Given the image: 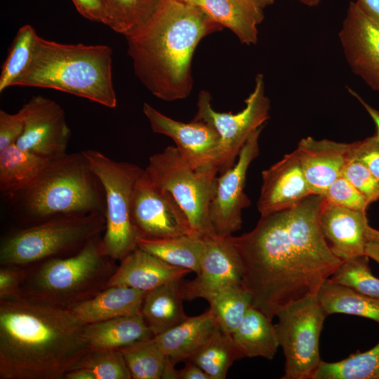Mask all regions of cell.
Returning <instances> with one entry per match:
<instances>
[{"label": "cell", "mask_w": 379, "mask_h": 379, "mask_svg": "<svg viewBox=\"0 0 379 379\" xmlns=\"http://www.w3.org/2000/svg\"><path fill=\"white\" fill-rule=\"evenodd\" d=\"M312 379H379V343L339 361H321Z\"/></svg>", "instance_id": "obj_33"}, {"label": "cell", "mask_w": 379, "mask_h": 379, "mask_svg": "<svg viewBox=\"0 0 379 379\" xmlns=\"http://www.w3.org/2000/svg\"><path fill=\"white\" fill-rule=\"evenodd\" d=\"M112 64L108 46L60 44L38 36L32 60L14 86L55 89L114 108Z\"/></svg>", "instance_id": "obj_4"}, {"label": "cell", "mask_w": 379, "mask_h": 379, "mask_svg": "<svg viewBox=\"0 0 379 379\" xmlns=\"http://www.w3.org/2000/svg\"><path fill=\"white\" fill-rule=\"evenodd\" d=\"M67 308L22 295L0 300V378L62 379L90 350Z\"/></svg>", "instance_id": "obj_2"}, {"label": "cell", "mask_w": 379, "mask_h": 379, "mask_svg": "<svg viewBox=\"0 0 379 379\" xmlns=\"http://www.w3.org/2000/svg\"><path fill=\"white\" fill-rule=\"evenodd\" d=\"M311 194L295 149L262 172L260 216L289 208Z\"/></svg>", "instance_id": "obj_18"}, {"label": "cell", "mask_w": 379, "mask_h": 379, "mask_svg": "<svg viewBox=\"0 0 379 379\" xmlns=\"http://www.w3.org/2000/svg\"><path fill=\"white\" fill-rule=\"evenodd\" d=\"M324 203L322 195L310 194L289 208L260 216L251 231L231 236L242 262L241 286L251 306L272 321L287 306L317 296L343 262L321 232Z\"/></svg>", "instance_id": "obj_1"}, {"label": "cell", "mask_w": 379, "mask_h": 379, "mask_svg": "<svg viewBox=\"0 0 379 379\" xmlns=\"http://www.w3.org/2000/svg\"><path fill=\"white\" fill-rule=\"evenodd\" d=\"M84 368L94 379H131L119 350H89L72 369Z\"/></svg>", "instance_id": "obj_38"}, {"label": "cell", "mask_w": 379, "mask_h": 379, "mask_svg": "<svg viewBox=\"0 0 379 379\" xmlns=\"http://www.w3.org/2000/svg\"><path fill=\"white\" fill-rule=\"evenodd\" d=\"M190 272L138 247L120 261L107 287L120 286L147 292L168 282L182 279Z\"/></svg>", "instance_id": "obj_22"}, {"label": "cell", "mask_w": 379, "mask_h": 379, "mask_svg": "<svg viewBox=\"0 0 379 379\" xmlns=\"http://www.w3.org/2000/svg\"><path fill=\"white\" fill-rule=\"evenodd\" d=\"M182 282V279L172 281L147 292L141 314L154 336L174 327L188 317L183 308Z\"/></svg>", "instance_id": "obj_27"}, {"label": "cell", "mask_w": 379, "mask_h": 379, "mask_svg": "<svg viewBox=\"0 0 379 379\" xmlns=\"http://www.w3.org/2000/svg\"><path fill=\"white\" fill-rule=\"evenodd\" d=\"M147 291L126 286L105 288L94 297L68 308L82 326L141 314Z\"/></svg>", "instance_id": "obj_23"}, {"label": "cell", "mask_w": 379, "mask_h": 379, "mask_svg": "<svg viewBox=\"0 0 379 379\" xmlns=\"http://www.w3.org/2000/svg\"><path fill=\"white\" fill-rule=\"evenodd\" d=\"M231 236L204 237L205 250L199 272L192 280L182 282L184 300L203 298L208 302L223 290L241 286L242 262Z\"/></svg>", "instance_id": "obj_14"}, {"label": "cell", "mask_w": 379, "mask_h": 379, "mask_svg": "<svg viewBox=\"0 0 379 379\" xmlns=\"http://www.w3.org/2000/svg\"><path fill=\"white\" fill-rule=\"evenodd\" d=\"M161 0H102L104 25L125 37L143 26L155 12Z\"/></svg>", "instance_id": "obj_32"}, {"label": "cell", "mask_w": 379, "mask_h": 379, "mask_svg": "<svg viewBox=\"0 0 379 379\" xmlns=\"http://www.w3.org/2000/svg\"><path fill=\"white\" fill-rule=\"evenodd\" d=\"M25 128L24 117L20 110L15 114L0 110V152L15 144Z\"/></svg>", "instance_id": "obj_41"}, {"label": "cell", "mask_w": 379, "mask_h": 379, "mask_svg": "<svg viewBox=\"0 0 379 379\" xmlns=\"http://www.w3.org/2000/svg\"><path fill=\"white\" fill-rule=\"evenodd\" d=\"M81 336L90 350H119L153 333L141 314L84 325Z\"/></svg>", "instance_id": "obj_25"}, {"label": "cell", "mask_w": 379, "mask_h": 379, "mask_svg": "<svg viewBox=\"0 0 379 379\" xmlns=\"http://www.w3.org/2000/svg\"><path fill=\"white\" fill-rule=\"evenodd\" d=\"M13 199L20 216L32 225L105 212L102 187L83 151L53 160L29 187Z\"/></svg>", "instance_id": "obj_5"}, {"label": "cell", "mask_w": 379, "mask_h": 379, "mask_svg": "<svg viewBox=\"0 0 379 379\" xmlns=\"http://www.w3.org/2000/svg\"><path fill=\"white\" fill-rule=\"evenodd\" d=\"M105 216L91 213L49 219L9 234L1 241L0 263L22 267L80 250L100 236Z\"/></svg>", "instance_id": "obj_7"}, {"label": "cell", "mask_w": 379, "mask_h": 379, "mask_svg": "<svg viewBox=\"0 0 379 379\" xmlns=\"http://www.w3.org/2000/svg\"><path fill=\"white\" fill-rule=\"evenodd\" d=\"M342 175L345 177L371 204L379 200V181L368 168L352 155Z\"/></svg>", "instance_id": "obj_40"}, {"label": "cell", "mask_w": 379, "mask_h": 379, "mask_svg": "<svg viewBox=\"0 0 379 379\" xmlns=\"http://www.w3.org/2000/svg\"><path fill=\"white\" fill-rule=\"evenodd\" d=\"M232 335L243 358L259 357L272 360L279 346L272 320L252 306Z\"/></svg>", "instance_id": "obj_28"}, {"label": "cell", "mask_w": 379, "mask_h": 379, "mask_svg": "<svg viewBox=\"0 0 379 379\" xmlns=\"http://www.w3.org/2000/svg\"><path fill=\"white\" fill-rule=\"evenodd\" d=\"M178 379H210L209 376L195 363L185 361V366L178 370Z\"/></svg>", "instance_id": "obj_45"}, {"label": "cell", "mask_w": 379, "mask_h": 379, "mask_svg": "<svg viewBox=\"0 0 379 379\" xmlns=\"http://www.w3.org/2000/svg\"><path fill=\"white\" fill-rule=\"evenodd\" d=\"M138 247L168 264L198 274L205 250L204 237L185 234L160 239H140Z\"/></svg>", "instance_id": "obj_29"}, {"label": "cell", "mask_w": 379, "mask_h": 379, "mask_svg": "<svg viewBox=\"0 0 379 379\" xmlns=\"http://www.w3.org/2000/svg\"><path fill=\"white\" fill-rule=\"evenodd\" d=\"M142 111L153 132L171 138L181 156L193 168L218 170L215 158L220 136L213 127L200 121H176L146 102Z\"/></svg>", "instance_id": "obj_17"}, {"label": "cell", "mask_w": 379, "mask_h": 379, "mask_svg": "<svg viewBox=\"0 0 379 379\" xmlns=\"http://www.w3.org/2000/svg\"><path fill=\"white\" fill-rule=\"evenodd\" d=\"M242 358L232 335L218 328L189 360L197 364L210 379H225L233 363Z\"/></svg>", "instance_id": "obj_31"}, {"label": "cell", "mask_w": 379, "mask_h": 379, "mask_svg": "<svg viewBox=\"0 0 379 379\" xmlns=\"http://www.w3.org/2000/svg\"><path fill=\"white\" fill-rule=\"evenodd\" d=\"M211 101V96L207 91L199 93L197 112L193 120L208 124L218 133L215 166L221 174L234 165L248 138L270 118V101L265 95L262 74L255 77L254 89L245 100L246 107L241 112L237 114L216 112Z\"/></svg>", "instance_id": "obj_11"}, {"label": "cell", "mask_w": 379, "mask_h": 379, "mask_svg": "<svg viewBox=\"0 0 379 379\" xmlns=\"http://www.w3.org/2000/svg\"><path fill=\"white\" fill-rule=\"evenodd\" d=\"M263 127L251 135L234 165L218 177L215 193L209 206L210 220L218 235H232L241 227L242 211L251 204L244 192L246 173L259 155V138Z\"/></svg>", "instance_id": "obj_13"}, {"label": "cell", "mask_w": 379, "mask_h": 379, "mask_svg": "<svg viewBox=\"0 0 379 379\" xmlns=\"http://www.w3.org/2000/svg\"><path fill=\"white\" fill-rule=\"evenodd\" d=\"M338 37L352 72L379 92V25L352 1Z\"/></svg>", "instance_id": "obj_16"}, {"label": "cell", "mask_w": 379, "mask_h": 379, "mask_svg": "<svg viewBox=\"0 0 379 379\" xmlns=\"http://www.w3.org/2000/svg\"><path fill=\"white\" fill-rule=\"evenodd\" d=\"M131 216L140 239L197 235L175 198L154 184L145 169L133 190Z\"/></svg>", "instance_id": "obj_12"}, {"label": "cell", "mask_w": 379, "mask_h": 379, "mask_svg": "<svg viewBox=\"0 0 379 379\" xmlns=\"http://www.w3.org/2000/svg\"><path fill=\"white\" fill-rule=\"evenodd\" d=\"M104 192L105 228L101 238L103 253L121 261L138 248L140 236L131 216L133 190L144 169L117 161L95 149L83 150Z\"/></svg>", "instance_id": "obj_8"}, {"label": "cell", "mask_w": 379, "mask_h": 379, "mask_svg": "<svg viewBox=\"0 0 379 379\" xmlns=\"http://www.w3.org/2000/svg\"><path fill=\"white\" fill-rule=\"evenodd\" d=\"M348 92L356 98L361 105L364 107L366 112L368 113L371 119H373L375 126V135L379 141V110L375 109L370 105H368L357 92L353 89L347 87Z\"/></svg>", "instance_id": "obj_47"}, {"label": "cell", "mask_w": 379, "mask_h": 379, "mask_svg": "<svg viewBox=\"0 0 379 379\" xmlns=\"http://www.w3.org/2000/svg\"><path fill=\"white\" fill-rule=\"evenodd\" d=\"M78 12L85 18L105 23V13L102 0H72Z\"/></svg>", "instance_id": "obj_44"}, {"label": "cell", "mask_w": 379, "mask_h": 379, "mask_svg": "<svg viewBox=\"0 0 379 379\" xmlns=\"http://www.w3.org/2000/svg\"><path fill=\"white\" fill-rule=\"evenodd\" d=\"M322 196L328 203L355 211L366 212L370 205L366 199L343 175L326 189Z\"/></svg>", "instance_id": "obj_39"}, {"label": "cell", "mask_w": 379, "mask_h": 379, "mask_svg": "<svg viewBox=\"0 0 379 379\" xmlns=\"http://www.w3.org/2000/svg\"><path fill=\"white\" fill-rule=\"evenodd\" d=\"M367 237L369 241H373L379 243V230L368 225L367 228Z\"/></svg>", "instance_id": "obj_51"}, {"label": "cell", "mask_w": 379, "mask_h": 379, "mask_svg": "<svg viewBox=\"0 0 379 379\" xmlns=\"http://www.w3.org/2000/svg\"><path fill=\"white\" fill-rule=\"evenodd\" d=\"M26 271L20 267L3 265L0 270V300L20 295V286Z\"/></svg>", "instance_id": "obj_43"}, {"label": "cell", "mask_w": 379, "mask_h": 379, "mask_svg": "<svg viewBox=\"0 0 379 379\" xmlns=\"http://www.w3.org/2000/svg\"><path fill=\"white\" fill-rule=\"evenodd\" d=\"M317 298L326 315L345 314L372 319L379 324V298L364 295L348 286L326 280Z\"/></svg>", "instance_id": "obj_30"}, {"label": "cell", "mask_w": 379, "mask_h": 379, "mask_svg": "<svg viewBox=\"0 0 379 379\" xmlns=\"http://www.w3.org/2000/svg\"><path fill=\"white\" fill-rule=\"evenodd\" d=\"M114 261L103 253L98 236L69 257L51 258L26 271L20 295L70 308L107 288L118 267Z\"/></svg>", "instance_id": "obj_6"}, {"label": "cell", "mask_w": 379, "mask_h": 379, "mask_svg": "<svg viewBox=\"0 0 379 379\" xmlns=\"http://www.w3.org/2000/svg\"><path fill=\"white\" fill-rule=\"evenodd\" d=\"M302 4L308 6H314L318 5L322 0H299Z\"/></svg>", "instance_id": "obj_52"}, {"label": "cell", "mask_w": 379, "mask_h": 379, "mask_svg": "<svg viewBox=\"0 0 379 379\" xmlns=\"http://www.w3.org/2000/svg\"><path fill=\"white\" fill-rule=\"evenodd\" d=\"M330 279L364 295L379 298V279L371 273L366 255L343 261Z\"/></svg>", "instance_id": "obj_37"}, {"label": "cell", "mask_w": 379, "mask_h": 379, "mask_svg": "<svg viewBox=\"0 0 379 379\" xmlns=\"http://www.w3.org/2000/svg\"><path fill=\"white\" fill-rule=\"evenodd\" d=\"M327 315L317 296L300 300L281 310L274 324L285 357L282 379H312L321 359L319 339Z\"/></svg>", "instance_id": "obj_10"}, {"label": "cell", "mask_w": 379, "mask_h": 379, "mask_svg": "<svg viewBox=\"0 0 379 379\" xmlns=\"http://www.w3.org/2000/svg\"><path fill=\"white\" fill-rule=\"evenodd\" d=\"M204 11L213 20L229 28L241 43L250 46L258 41V26L265 9L275 0H182Z\"/></svg>", "instance_id": "obj_21"}, {"label": "cell", "mask_w": 379, "mask_h": 379, "mask_svg": "<svg viewBox=\"0 0 379 379\" xmlns=\"http://www.w3.org/2000/svg\"><path fill=\"white\" fill-rule=\"evenodd\" d=\"M352 155L366 164L379 181V141L375 135L354 142Z\"/></svg>", "instance_id": "obj_42"}, {"label": "cell", "mask_w": 379, "mask_h": 379, "mask_svg": "<svg viewBox=\"0 0 379 379\" xmlns=\"http://www.w3.org/2000/svg\"><path fill=\"white\" fill-rule=\"evenodd\" d=\"M65 379H94L93 374L84 368H75L68 371Z\"/></svg>", "instance_id": "obj_48"}, {"label": "cell", "mask_w": 379, "mask_h": 379, "mask_svg": "<svg viewBox=\"0 0 379 379\" xmlns=\"http://www.w3.org/2000/svg\"><path fill=\"white\" fill-rule=\"evenodd\" d=\"M38 34L29 25L18 31L3 63L0 74V92L13 86L16 80L28 67L33 55Z\"/></svg>", "instance_id": "obj_35"}, {"label": "cell", "mask_w": 379, "mask_h": 379, "mask_svg": "<svg viewBox=\"0 0 379 379\" xmlns=\"http://www.w3.org/2000/svg\"><path fill=\"white\" fill-rule=\"evenodd\" d=\"M208 303L220 329L231 335L239 326L251 306L250 297L241 286L223 290Z\"/></svg>", "instance_id": "obj_36"}, {"label": "cell", "mask_w": 379, "mask_h": 379, "mask_svg": "<svg viewBox=\"0 0 379 379\" xmlns=\"http://www.w3.org/2000/svg\"><path fill=\"white\" fill-rule=\"evenodd\" d=\"M222 28L195 5L161 0L147 22L126 37L136 77L161 100L187 98L192 88L191 62L197 46Z\"/></svg>", "instance_id": "obj_3"}, {"label": "cell", "mask_w": 379, "mask_h": 379, "mask_svg": "<svg viewBox=\"0 0 379 379\" xmlns=\"http://www.w3.org/2000/svg\"><path fill=\"white\" fill-rule=\"evenodd\" d=\"M167 357L166 365L161 375V379H178V370Z\"/></svg>", "instance_id": "obj_49"}, {"label": "cell", "mask_w": 379, "mask_h": 379, "mask_svg": "<svg viewBox=\"0 0 379 379\" xmlns=\"http://www.w3.org/2000/svg\"><path fill=\"white\" fill-rule=\"evenodd\" d=\"M13 144L0 152V190L13 198L29 187L51 161Z\"/></svg>", "instance_id": "obj_26"}, {"label": "cell", "mask_w": 379, "mask_h": 379, "mask_svg": "<svg viewBox=\"0 0 379 379\" xmlns=\"http://www.w3.org/2000/svg\"><path fill=\"white\" fill-rule=\"evenodd\" d=\"M352 146L353 142L316 140L310 136L299 141L295 151L311 194L323 195L342 175Z\"/></svg>", "instance_id": "obj_19"}, {"label": "cell", "mask_w": 379, "mask_h": 379, "mask_svg": "<svg viewBox=\"0 0 379 379\" xmlns=\"http://www.w3.org/2000/svg\"><path fill=\"white\" fill-rule=\"evenodd\" d=\"M319 224L332 253L342 261L366 255L369 241L366 212L336 206L324 199Z\"/></svg>", "instance_id": "obj_20"}, {"label": "cell", "mask_w": 379, "mask_h": 379, "mask_svg": "<svg viewBox=\"0 0 379 379\" xmlns=\"http://www.w3.org/2000/svg\"><path fill=\"white\" fill-rule=\"evenodd\" d=\"M219 328L212 311L187 317L174 327L154 336L164 353L176 364L189 360Z\"/></svg>", "instance_id": "obj_24"}, {"label": "cell", "mask_w": 379, "mask_h": 379, "mask_svg": "<svg viewBox=\"0 0 379 379\" xmlns=\"http://www.w3.org/2000/svg\"><path fill=\"white\" fill-rule=\"evenodd\" d=\"M366 255L379 264V243L370 241L366 248Z\"/></svg>", "instance_id": "obj_50"}, {"label": "cell", "mask_w": 379, "mask_h": 379, "mask_svg": "<svg viewBox=\"0 0 379 379\" xmlns=\"http://www.w3.org/2000/svg\"><path fill=\"white\" fill-rule=\"evenodd\" d=\"M25 128L15 143L19 147L50 159L67 154L71 130L62 107L41 95L32 96L20 109Z\"/></svg>", "instance_id": "obj_15"}, {"label": "cell", "mask_w": 379, "mask_h": 379, "mask_svg": "<svg viewBox=\"0 0 379 379\" xmlns=\"http://www.w3.org/2000/svg\"><path fill=\"white\" fill-rule=\"evenodd\" d=\"M355 3L368 18L379 25V0H357Z\"/></svg>", "instance_id": "obj_46"}, {"label": "cell", "mask_w": 379, "mask_h": 379, "mask_svg": "<svg viewBox=\"0 0 379 379\" xmlns=\"http://www.w3.org/2000/svg\"><path fill=\"white\" fill-rule=\"evenodd\" d=\"M133 379H160L167 356L154 336L119 349Z\"/></svg>", "instance_id": "obj_34"}, {"label": "cell", "mask_w": 379, "mask_h": 379, "mask_svg": "<svg viewBox=\"0 0 379 379\" xmlns=\"http://www.w3.org/2000/svg\"><path fill=\"white\" fill-rule=\"evenodd\" d=\"M145 171L154 184L172 194L197 235L215 234L209 206L217 187L216 168L194 169L175 146H168L150 157Z\"/></svg>", "instance_id": "obj_9"}]
</instances>
